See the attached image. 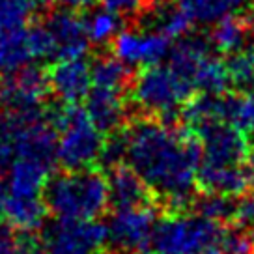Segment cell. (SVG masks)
<instances>
[{"label":"cell","mask_w":254,"mask_h":254,"mask_svg":"<svg viewBox=\"0 0 254 254\" xmlns=\"http://www.w3.org/2000/svg\"><path fill=\"white\" fill-rule=\"evenodd\" d=\"M86 99V109L90 120L101 133H116L133 116L131 97L126 90L94 86L90 88Z\"/></svg>","instance_id":"11"},{"label":"cell","mask_w":254,"mask_h":254,"mask_svg":"<svg viewBox=\"0 0 254 254\" xmlns=\"http://www.w3.org/2000/svg\"><path fill=\"white\" fill-rule=\"evenodd\" d=\"M86 23V34L90 43L105 45L107 41H112L120 32L122 26V17L111 9H95L84 19Z\"/></svg>","instance_id":"23"},{"label":"cell","mask_w":254,"mask_h":254,"mask_svg":"<svg viewBox=\"0 0 254 254\" xmlns=\"http://www.w3.org/2000/svg\"><path fill=\"white\" fill-rule=\"evenodd\" d=\"M207 254H217V253H215V249H213V251H209V253H207Z\"/></svg>","instance_id":"32"},{"label":"cell","mask_w":254,"mask_h":254,"mask_svg":"<svg viewBox=\"0 0 254 254\" xmlns=\"http://www.w3.org/2000/svg\"><path fill=\"white\" fill-rule=\"evenodd\" d=\"M109 241L107 224L95 219H58L41 232V254H99Z\"/></svg>","instance_id":"6"},{"label":"cell","mask_w":254,"mask_h":254,"mask_svg":"<svg viewBox=\"0 0 254 254\" xmlns=\"http://www.w3.org/2000/svg\"><path fill=\"white\" fill-rule=\"evenodd\" d=\"M112 55L129 65H155L168 55V38L150 30H122L112 40Z\"/></svg>","instance_id":"12"},{"label":"cell","mask_w":254,"mask_h":254,"mask_svg":"<svg viewBox=\"0 0 254 254\" xmlns=\"http://www.w3.org/2000/svg\"><path fill=\"white\" fill-rule=\"evenodd\" d=\"M136 254H157L155 251H151V253H136Z\"/></svg>","instance_id":"31"},{"label":"cell","mask_w":254,"mask_h":254,"mask_svg":"<svg viewBox=\"0 0 254 254\" xmlns=\"http://www.w3.org/2000/svg\"><path fill=\"white\" fill-rule=\"evenodd\" d=\"M43 200L58 219H95L109 206V182L94 168L69 170L49 180Z\"/></svg>","instance_id":"2"},{"label":"cell","mask_w":254,"mask_h":254,"mask_svg":"<svg viewBox=\"0 0 254 254\" xmlns=\"http://www.w3.org/2000/svg\"><path fill=\"white\" fill-rule=\"evenodd\" d=\"M124 136L127 165L151 189L159 209L190 211L204 155L198 136L189 127L168 126L148 116H131Z\"/></svg>","instance_id":"1"},{"label":"cell","mask_w":254,"mask_h":254,"mask_svg":"<svg viewBox=\"0 0 254 254\" xmlns=\"http://www.w3.org/2000/svg\"><path fill=\"white\" fill-rule=\"evenodd\" d=\"M30 30L23 26L17 30L0 34V77H9L30 65L34 60Z\"/></svg>","instance_id":"18"},{"label":"cell","mask_w":254,"mask_h":254,"mask_svg":"<svg viewBox=\"0 0 254 254\" xmlns=\"http://www.w3.org/2000/svg\"><path fill=\"white\" fill-rule=\"evenodd\" d=\"M92 73V84L94 86L116 88L131 92V86L135 82V73L129 67V64L122 62L114 55H101L90 64Z\"/></svg>","instance_id":"19"},{"label":"cell","mask_w":254,"mask_h":254,"mask_svg":"<svg viewBox=\"0 0 254 254\" xmlns=\"http://www.w3.org/2000/svg\"><path fill=\"white\" fill-rule=\"evenodd\" d=\"M217 254H254V234L249 228L241 226H228L224 228L215 245Z\"/></svg>","instance_id":"27"},{"label":"cell","mask_w":254,"mask_h":254,"mask_svg":"<svg viewBox=\"0 0 254 254\" xmlns=\"http://www.w3.org/2000/svg\"><path fill=\"white\" fill-rule=\"evenodd\" d=\"M232 224L241 226V228H253L254 226V190H247L241 196H238Z\"/></svg>","instance_id":"29"},{"label":"cell","mask_w":254,"mask_h":254,"mask_svg":"<svg viewBox=\"0 0 254 254\" xmlns=\"http://www.w3.org/2000/svg\"><path fill=\"white\" fill-rule=\"evenodd\" d=\"M56 161L67 170L90 168L101 159L103 133L95 127L88 112L77 105H67L55 114Z\"/></svg>","instance_id":"4"},{"label":"cell","mask_w":254,"mask_h":254,"mask_svg":"<svg viewBox=\"0 0 254 254\" xmlns=\"http://www.w3.org/2000/svg\"><path fill=\"white\" fill-rule=\"evenodd\" d=\"M185 15L194 23H217L222 17L230 15L245 0H176Z\"/></svg>","instance_id":"20"},{"label":"cell","mask_w":254,"mask_h":254,"mask_svg":"<svg viewBox=\"0 0 254 254\" xmlns=\"http://www.w3.org/2000/svg\"><path fill=\"white\" fill-rule=\"evenodd\" d=\"M224 64L230 75L232 86L241 92H251L254 88V45L228 55V60Z\"/></svg>","instance_id":"24"},{"label":"cell","mask_w":254,"mask_h":254,"mask_svg":"<svg viewBox=\"0 0 254 254\" xmlns=\"http://www.w3.org/2000/svg\"><path fill=\"white\" fill-rule=\"evenodd\" d=\"M194 88L180 79L170 67L148 65L135 77L129 97L136 109V116H148L168 126H178L183 105L194 95Z\"/></svg>","instance_id":"3"},{"label":"cell","mask_w":254,"mask_h":254,"mask_svg":"<svg viewBox=\"0 0 254 254\" xmlns=\"http://www.w3.org/2000/svg\"><path fill=\"white\" fill-rule=\"evenodd\" d=\"M157 209V206L114 209V215L107 224V236L112 249L120 254L142 253L151 241Z\"/></svg>","instance_id":"7"},{"label":"cell","mask_w":254,"mask_h":254,"mask_svg":"<svg viewBox=\"0 0 254 254\" xmlns=\"http://www.w3.org/2000/svg\"><path fill=\"white\" fill-rule=\"evenodd\" d=\"M155 2L159 0H101V4L107 9L118 13L120 17L131 19L133 23H136Z\"/></svg>","instance_id":"28"},{"label":"cell","mask_w":254,"mask_h":254,"mask_svg":"<svg viewBox=\"0 0 254 254\" xmlns=\"http://www.w3.org/2000/svg\"><path fill=\"white\" fill-rule=\"evenodd\" d=\"M236 200L238 196L228 194H217V192H200L194 196L190 211L198 213L202 217H207L217 222H232L236 213Z\"/></svg>","instance_id":"22"},{"label":"cell","mask_w":254,"mask_h":254,"mask_svg":"<svg viewBox=\"0 0 254 254\" xmlns=\"http://www.w3.org/2000/svg\"><path fill=\"white\" fill-rule=\"evenodd\" d=\"M107 182H109V206L112 209L157 206L151 189L129 165L120 163L112 167Z\"/></svg>","instance_id":"14"},{"label":"cell","mask_w":254,"mask_h":254,"mask_svg":"<svg viewBox=\"0 0 254 254\" xmlns=\"http://www.w3.org/2000/svg\"><path fill=\"white\" fill-rule=\"evenodd\" d=\"M49 86L60 101L65 105H77L92 88L90 64L84 62V58L58 60L49 71Z\"/></svg>","instance_id":"13"},{"label":"cell","mask_w":254,"mask_h":254,"mask_svg":"<svg viewBox=\"0 0 254 254\" xmlns=\"http://www.w3.org/2000/svg\"><path fill=\"white\" fill-rule=\"evenodd\" d=\"M209 40L219 53L234 55L254 45V26L247 15L230 13L215 23L213 30L209 32Z\"/></svg>","instance_id":"17"},{"label":"cell","mask_w":254,"mask_h":254,"mask_svg":"<svg viewBox=\"0 0 254 254\" xmlns=\"http://www.w3.org/2000/svg\"><path fill=\"white\" fill-rule=\"evenodd\" d=\"M51 92L49 75L38 65H26L21 71L4 77L0 84L2 109H36Z\"/></svg>","instance_id":"10"},{"label":"cell","mask_w":254,"mask_h":254,"mask_svg":"<svg viewBox=\"0 0 254 254\" xmlns=\"http://www.w3.org/2000/svg\"><path fill=\"white\" fill-rule=\"evenodd\" d=\"M222 230L221 222L198 213H167L155 222L150 245L157 254H207Z\"/></svg>","instance_id":"5"},{"label":"cell","mask_w":254,"mask_h":254,"mask_svg":"<svg viewBox=\"0 0 254 254\" xmlns=\"http://www.w3.org/2000/svg\"><path fill=\"white\" fill-rule=\"evenodd\" d=\"M190 131L198 136L202 144L204 161L211 165H241L249 151V138L245 133L221 120H209L198 124Z\"/></svg>","instance_id":"8"},{"label":"cell","mask_w":254,"mask_h":254,"mask_svg":"<svg viewBox=\"0 0 254 254\" xmlns=\"http://www.w3.org/2000/svg\"><path fill=\"white\" fill-rule=\"evenodd\" d=\"M41 23L49 32L55 60L82 58L86 55L88 47H90L86 23L73 9H56Z\"/></svg>","instance_id":"9"},{"label":"cell","mask_w":254,"mask_h":254,"mask_svg":"<svg viewBox=\"0 0 254 254\" xmlns=\"http://www.w3.org/2000/svg\"><path fill=\"white\" fill-rule=\"evenodd\" d=\"M0 254H41V247L28 232L0 224Z\"/></svg>","instance_id":"26"},{"label":"cell","mask_w":254,"mask_h":254,"mask_svg":"<svg viewBox=\"0 0 254 254\" xmlns=\"http://www.w3.org/2000/svg\"><path fill=\"white\" fill-rule=\"evenodd\" d=\"M92 4V0H56V6H62L67 9H80L88 8Z\"/></svg>","instance_id":"30"},{"label":"cell","mask_w":254,"mask_h":254,"mask_svg":"<svg viewBox=\"0 0 254 254\" xmlns=\"http://www.w3.org/2000/svg\"><path fill=\"white\" fill-rule=\"evenodd\" d=\"M34 9V0H0V34L26 26Z\"/></svg>","instance_id":"25"},{"label":"cell","mask_w":254,"mask_h":254,"mask_svg":"<svg viewBox=\"0 0 254 254\" xmlns=\"http://www.w3.org/2000/svg\"><path fill=\"white\" fill-rule=\"evenodd\" d=\"M99 254H114V253H99Z\"/></svg>","instance_id":"33"},{"label":"cell","mask_w":254,"mask_h":254,"mask_svg":"<svg viewBox=\"0 0 254 254\" xmlns=\"http://www.w3.org/2000/svg\"><path fill=\"white\" fill-rule=\"evenodd\" d=\"M192 84H194V90H202L204 94H222V92H228L232 82L228 69H226V64L219 60V58H215L213 55L206 56L200 62L196 73H194Z\"/></svg>","instance_id":"21"},{"label":"cell","mask_w":254,"mask_h":254,"mask_svg":"<svg viewBox=\"0 0 254 254\" xmlns=\"http://www.w3.org/2000/svg\"><path fill=\"white\" fill-rule=\"evenodd\" d=\"M196 189L200 192H217L228 196H241L247 190H253L241 165L226 167L206 161L196 170Z\"/></svg>","instance_id":"15"},{"label":"cell","mask_w":254,"mask_h":254,"mask_svg":"<svg viewBox=\"0 0 254 254\" xmlns=\"http://www.w3.org/2000/svg\"><path fill=\"white\" fill-rule=\"evenodd\" d=\"M211 40L204 34H183L170 51V69L180 77L192 84L194 73L198 69L200 62L211 55ZM194 88V84H192Z\"/></svg>","instance_id":"16"}]
</instances>
